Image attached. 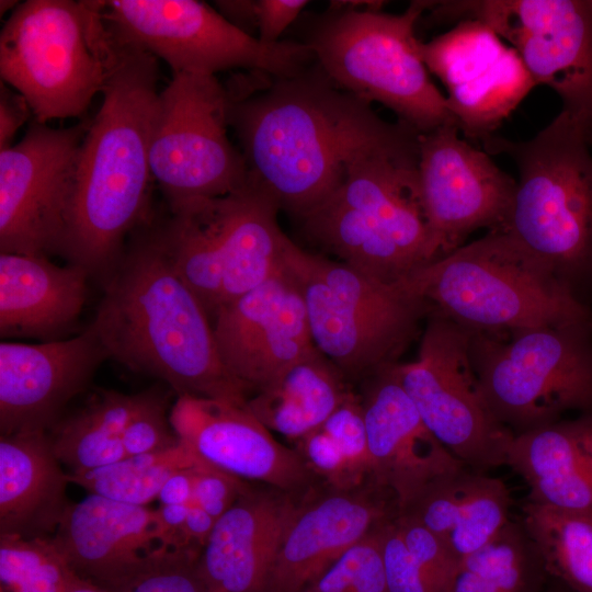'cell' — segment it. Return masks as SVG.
Listing matches in <instances>:
<instances>
[{
	"label": "cell",
	"instance_id": "4dcf8cb0",
	"mask_svg": "<svg viewBox=\"0 0 592 592\" xmlns=\"http://www.w3.org/2000/svg\"><path fill=\"white\" fill-rule=\"evenodd\" d=\"M549 574L521 521L463 558L443 592H544Z\"/></svg>",
	"mask_w": 592,
	"mask_h": 592
},
{
	"label": "cell",
	"instance_id": "52a82bcc",
	"mask_svg": "<svg viewBox=\"0 0 592 592\" xmlns=\"http://www.w3.org/2000/svg\"><path fill=\"white\" fill-rule=\"evenodd\" d=\"M430 1L401 13L330 1L306 21L303 39L323 72L343 90L388 107L418 133L456 122L419 50L415 26Z\"/></svg>",
	"mask_w": 592,
	"mask_h": 592
},
{
	"label": "cell",
	"instance_id": "7bdbcfd3",
	"mask_svg": "<svg viewBox=\"0 0 592 592\" xmlns=\"http://www.w3.org/2000/svg\"><path fill=\"white\" fill-rule=\"evenodd\" d=\"M258 19V39L274 44L285 30L292 25L309 3L307 0H255Z\"/></svg>",
	"mask_w": 592,
	"mask_h": 592
},
{
	"label": "cell",
	"instance_id": "f1b7e54d",
	"mask_svg": "<svg viewBox=\"0 0 592 592\" xmlns=\"http://www.w3.org/2000/svg\"><path fill=\"white\" fill-rule=\"evenodd\" d=\"M352 392L345 375L318 349L249 396L247 409L270 431L299 441Z\"/></svg>",
	"mask_w": 592,
	"mask_h": 592
},
{
	"label": "cell",
	"instance_id": "277c9868",
	"mask_svg": "<svg viewBox=\"0 0 592 592\" xmlns=\"http://www.w3.org/2000/svg\"><path fill=\"white\" fill-rule=\"evenodd\" d=\"M297 220L311 244L386 283L441 258L419 187L418 138L357 160Z\"/></svg>",
	"mask_w": 592,
	"mask_h": 592
},
{
	"label": "cell",
	"instance_id": "7dc6e473",
	"mask_svg": "<svg viewBox=\"0 0 592 592\" xmlns=\"http://www.w3.org/2000/svg\"><path fill=\"white\" fill-rule=\"evenodd\" d=\"M216 520L196 503H192L184 525L187 549L198 554L205 546Z\"/></svg>",
	"mask_w": 592,
	"mask_h": 592
},
{
	"label": "cell",
	"instance_id": "74e56055",
	"mask_svg": "<svg viewBox=\"0 0 592 592\" xmlns=\"http://www.w3.org/2000/svg\"><path fill=\"white\" fill-rule=\"evenodd\" d=\"M168 396L149 389L136 394V402L123 433L126 457L162 452L177 446L180 439L170 423Z\"/></svg>",
	"mask_w": 592,
	"mask_h": 592
},
{
	"label": "cell",
	"instance_id": "9a60e30c",
	"mask_svg": "<svg viewBox=\"0 0 592 592\" xmlns=\"http://www.w3.org/2000/svg\"><path fill=\"white\" fill-rule=\"evenodd\" d=\"M434 21L477 20L515 49L535 84L592 121V0L431 1Z\"/></svg>",
	"mask_w": 592,
	"mask_h": 592
},
{
	"label": "cell",
	"instance_id": "7c38bea8",
	"mask_svg": "<svg viewBox=\"0 0 592 592\" xmlns=\"http://www.w3.org/2000/svg\"><path fill=\"white\" fill-rule=\"evenodd\" d=\"M102 12L121 43L162 59L172 75L216 76L241 68L286 78L315 62L306 44L295 39L264 44L202 1L111 0L102 1Z\"/></svg>",
	"mask_w": 592,
	"mask_h": 592
},
{
	"label": "cell",
	"instance_id": "e575fe53",
	"mask_svg": "<svg viewBox=\"0 0 592 592\" xmlns=\"http://www.w3.org/2000/svg\"><path fill=\"white\" fill-rule=\"evenodd\" d=\"M76 577L52 537L0 535V592H67Z\"/></svg>",
	"mask_w": 592,
	"mask_h": 592
},
{
	"label": "cell",
	"instance_id": "d6986e66",
	"mask_svg": "<svg viewBox=\"0 0 592 592\" xmlns=\"http://www.w3.org/2000/svg\"><path fill=\"white\" fill-rule=\"evenodd\" d=\"M212 323L225 367L250 394L317 349L300 291L284 265L220 308Z\"/></svg>",
	"mask_w": 592,
	"mask_h": 592
},
{
	"label": "cell",
	"instance_id": "f907efd6",
	"mask_svg": "<svg viewBox=\"0 0 592 592\" xmlns=\"http://www.w3.org/2000/svg\"><path fill=\"white\" fill-rule=\"evenodd\" d=\"M544 592H576L557 579L549 577Z\"/></svg>",
	"mask_w": 592,
	"mask_h": 592
},
{
	"label": "cell",
	"instance_id": "5b68a950",
	"mask_svg": "<svg viewBox=\"0 0 592 592\" xmlns=\"http://www.w3.org/2000/svg\"><path fill=\"white\" fill-rule=\"evenodd\" d=\"M436 312L471 332L592 320L553 271L506 230H490L401 282Z\"/></svg>",
	"mask_w": 592,
	"mask_h": 592
},
{
	"label": "cell",
	"instance_id": "44dd1931",
	"mask_svg": "<svg viewBox=\"0 0 592 592\" xmlns=\"http://www.w3.org/2000/svg\"><path fill=\"white\" fill-rule=\"evenodd\" d=\"M107 352L89 325L66 340L0 343V432L48 431Z\"/></svg>",
	"mask_w": 592,
	"mask_h": 592
},
{
	"label": "cell",
	"instance_id": "b9f144b4",
	"mask_svg": "<svg viewBox=\"0 0 592 592\" xmlns=\"http://www.w3.org/2000/svg\"><path fill=\"white\" fill-rule=\"evenodd\" d=\"M249 483L197 458L194 465L193 502L216 521L227 512Z\"/></svg>",
	"mask_w": 592,
	"mask_h": 592
},
{
	"label": "cell",
	"instance_id": "7a4b0ae2",
	"mask_svg": "<svg viewBox=\"0 0 592 592\" xmlns=\"http://www.w3.org/2000/svg\"><path fill=\"white\" fill-rule=\"evenodd\" d=\"M158 79L157 58L124 44L81 143L58 254L90 276L106 277L127 235L148 224Z\"/></svg>",
	"mask_w": 592,
	"mask_h": 592
},
{
	"label": "cell",
	"instance_id": "83f0119b",
	"mask_svg": "<svg viewBox=\"0 0 592 592\" xmlns=\"http://www.w3.org/2000/svg\"><path fill=\"white\" fill-rule=\"evenodd\" d=\"M505 465L526 481L527 501L592 510V463L579 443L577 420L514 435Z\"/></svg>",
	"mask_w": 592,
	"mask_h": 592
},
{
	"label": "cell",
	"instance_id": "484cf974",
	"mask_svg": "<svg viewBox=\"0 0 592 592\" xmlns=\"http://www.w3.org/2000/svg\"><path fill=\"white\" fill-rule=\"evenodd\" d=\"M69 474L47 431L0 439V535L52 537L66 513Z\"/></svg>",
	"mask_w": 592,
	"mask_h": 592
},
{
	"label": "cell",
	"instance_id": "d4e9b609",
	"mask_svg": "<svg viewBox=\"0 0 592 592\" xmlns=\"http://www.w3.org/2000/svg\"><path fill=\"white\" fill-rule=\"evenodd\" d=\"M299 503L291 493L249 487L215 523L196 567L208 592H267Z\"/></svg>",
	"mask_w": 592,
	"mask_h": 592
},
{
	"label": "cell",
	"instance_id": "d6a6232c",
	"mask_svg": "<svg viewBox=\"0 0 592 592\" xmlns=\"http://www.w3.org/2000/svg\"><path fill=\"white\" fill-rule=\"evenodd\" d=\"M522 511L549 577L576 592H592V510L526 501Z\"/></svg>",
	"mask_w": 592,
	"mask_h": 592
},
{
	"label": "cell",
	"instance_id": "8992f818",
	"mask_svg": "<svg viewBox=\"0 0 592 592\" xmlns=\"http://www.w3.org/2000/svg\"><path fill=\"white\" fill-rule=\"evenodd\" d=\"M513 158L519 181L503 230L582 301L592 286V155L585 123L566 110L526 141L487 137Z\"/></svg>",
	"mask_w": 592,
	"mask_h": 592
},
{
	"label": "cell",
	"instance_id": "f35d334b",
	"mask_svg": "<svg viewBox=\"0 0 592 592\" xmlns=\"http://www.w3.org/2000/svg\"><path fill=\"white\" fill-rule=\"evenodd\" d=\"M198 555L171 550L107 592H208L196 567Z\"/></svg>",
	"mask_w": 592,
	"mask_h": 592
},
{
	"label": "cell",
	"instance_id": "30bf717a",
	"mask_svg": "<svg viewBox=\"0 0 592 592\" xmlns=\"http://www.w3.org/2000/svg\"><path fill=\"white\" fill-rule=\"evenodd\" d=\"M283 265L305 303L315 346L351 379L399 363L428 305L400 283L286 241Z\"/></svg>",
	"mask_w": 592,
	"mask_h": 592
},
{
	"label": "cell",
	"instance_id": "816d5d0a",
	"mask_svg": "<svg viewBox=\"0 0 592 592\" xmlns=\"http://www.w3.org/2000/svg\"><path fill=\"white\" fill-rule=\"evenodd\" d=\"M19 1L12 0H1L0 1V13L3 15L8 10H14L19 5Z\"/></svg>",
	"mask_w": 592,
	"mask_h": 592
},
{
	"label": "cell",
	"instance_id": "2e32d148",
	"mask_svg": "<svg viewBox=\"0 0 592 592\" xmlns=\"http://www.w3.org/2000/svg\"><path fill=\"white\" fill-rule=\"evenodd\" d=\"M90 121L54 128L33 119L22 140L0 151L1 252L58 253Z\"/></svg>",
	"mask_w": 592,
	"mask_h": 592
},
{
	"label": "cell",
	"instance_id": "4316f807",
	"mask_svg": "<svg viewBox=\"0 0 592 592\" xmlns=\"http://www.w3.org/2000/svg\"><path fill=\"white\" fill-rule=\"evenodd\" d=\"M90 274L47 257L0 253V334L52 338L78 320Z\"/></svg>",
	"mask_w": 592,
	"mask_h": 592
},
{
	"label": "cell",
	"instance_id": "4fadbf2b",
	"mask_svg": "<svg viewBox=\"0 0 592 592\" xmlns=\"http://www.w3.org/2000/svg\"><path fill=\"white\" fill-rule=\"evenodd\" d=\"M229 94L216 76L175 73L159 92L149 164L172 208L216 197L249 181L244 158L228 138Z\"/></svg>",
	"mask_w": 592,
	"mask_h": 592
},
{
	"label": "cell",
	"instance_id": "60d3db41",
	"mask_svg": "<svg viewBox=\"0 0 592 592\" xmlns=\"http://www.w3.org/2000/svg\"><path fill=\"white\" fill-rule=\"evenodd\" d=\"M396 524L407 547L436 591L443 592L458 563L446 543L417 521L399 513Z\"/></svg>",
	"mask_w": 592,
	"mask_h": 592
},
{
	"label": "cell",
	"instance_id": "ab89813d",
	"mask_svg": "<svg viewBox=\"0 0 592 592\" xmlns=\"http://www.w3.org/2000/svg\"><path fill=\"white\" fill-rule=\"evenodd\" d=\"M396 516L379 526L380 554L389 592H437L402 539Z\"/></svg>",
	"mask_w": 592,
	"mask_h": 592
},
{
	"label": "cell",
	"instance_id": "ac0fdd59",
	"mask_svg": "<svg viewBox=\"0 0 592 592\" xmlns=\"http://www.w3.org/2000/svg\"><path fill=\"white\" fill-rule=\"evenodd\" d=\"M419 50L444 84L459 130L469 137H489L536 86L515 49L477 20L420 41Z\"/></svg>",
	"mask_w": 592,
	"mask_h": 592
},
{
	"label": "cell",
	"instance_id": "603a6c76",
	"mask_svg": "<svg viewBox=\"0 0 592 592\" xmlns=\"http://www.w3.org/2000/svg\"><path fill=\"white\" fill-rule=\"evenodd\" d=\"M398 514L395 496L369 481L329 490L298 504L284 535L267 592H303L383 522Z\"/></svg>",
	"mask_w": 592,
	"mask_h": 592
},
{
	"label": "cell",
	"instance_id": "5bb4252c",
	"mask_svg": "<svg viewBox=\"0 0 592 592\" xmlns=\"http://www.w3.org/2000/svg\"><path fill=\"white\" fill-rule=\"evenodd\" d=\"M471 331L429 312L417 357L397 363L398 377L426 428L466 467L505 464L514 436L491 411L470 356Z\"/></svg>",
	"mask_w": 592,
	"mask_h": 592
},
{
	"label": "cell",
	"instance_id": "8d00e7d4",
	"mask_svg": "<svg viewBox=\"0 0 592 592\" xmlns=\"http://www.w3.org/2000/svg\"><path fill=\"white\" fill-rule=\"evenodd\" d=\"M379 526L342 555L303 592H389L380 554Z\"/></svg>",
	"mask_w": 592,
	"mask_h": 592
},
{
	"label": "cell",
	"instance_id": "e0dca14e",
	"mask_svg": "<svg viewBox=\"0 0 592 592\" xmlns=\"http://www.w3.org/2000/svg\"><path fill=\"white\" fill-rule=\"evenodd\" d=\"M456 122L418 136V181L441 258L480 228L504 229L516 181L459 136Z\"/></svg>",
	"mask_w": 592,
	"mask_h": 592
},
{
	"label": "cell",
	"instance_id": "3957f363",
	"mask_svg": "<svg viewBox=\"0 0 592 592\" xmlns=\"http://www.w3.org/2000/svg\"><path fill=\"white\" fill-rule=\"evenodd\" d=\"M106 276L90 326L109 358L163 380L178 396L246 405L250 391L225 367L212 320L147 225Z\"/></svg>",
	"mask_w": 592,
	"mask_h": 592
},
{
	"label": "cell",
	"instance_id": "836d02e7",
	"mask_svg": "<svg viewBox=\"0 0 592 592\" xmlns=\"http://www.w3.org/2000/svg\"><path fill=\"white\" fill-rule=\"evenodd\" d=\"M197 457L180 440L169 449L125 457L81 474H69L70 483L91 494L118 502L147 506L157 497L166 481L178 470L196 462Z\"/></svg>",
	"mask_w": 592,
	"mask_h": 592
},
{
	"label": "cell",
	"instance_id": "7402d4cb",
	"mask_svg": "<svg viewBox=\"0 0 592 592\" xmlns=\"http://www.w3.org/2000/svg\"><path fill=\"white\" fill-rule=\"evenodd\" d=\"M396 364L364 379L360 397L371 481L395 496L399 512L434 480L466 466L426 428Z\"/></svg>",
	"mask_w": 592,
	"mask_h": 592
},
{
	"label": "cell",
	"instance_id": "6da1fadb",
	"mask_svg": "<svg viewBox=\"0 0 592 592\" xmlns=\"http://www.w3.org/2000/svg\"><path fill=\"white\" fill-rule=\"evenodd\" d=\"M229 126L249 178L295 218L322 201L360 159L414 141L420 133L383 119L372 104L338 87L315 61L253 92L225 84Z\"/></svg>",
	"mask_w": 592,
	"mask_h": 592
},
{
	"label": "cell",
	"instance_id": "f6af8a7d",
	"mask_svg": "<svg viewBox=\"0 0 592 592\" xmlns=\"http://www.w3.org/2000/svg\"><path fill=\"white\" fill-rule=\"evenodd\" d=\"M195 463L178 470L166 481L157 497L160 505L191 504L193 502Z\"/></svg>",
	"mask_w": 592,
	"mask_h": 592
},
{
	"label": "cell",
	"instance_id": "f546056e",
	"mask_svg": "<svg viewBox=\"0 0 592 592\" xmlns=\"http://www.w3.org/2000/svg\"><path fill=\"white\" fill-rule=\"evenodd\" d=\"M136 402L135 395L98 389L73 414L48 431L52 448L69 474H81L126 457L123 433Z\"/></svg>",
	"mask_w": 592,
	"mask_h": 592
},
{
	"label": "cell",
	"instance_id": "ffe728a7",
	"mask_svg": "<svg viewBox=\"0 0 592 592\" xmlns=\"http://www.w3.org/2000/svg\"><path fill=\"white\" fill-rule=\"evenodd\" d=\"M169 419L178 437L213 467L291 494L310 485L312 471L299 453L277 442L246 405L181 395Z\"/></svg>",
	"mask_w": 592,
	"mask_h": 592
},
{
	"label": "cell",
	"instance_id": "bcb514c9",
	"mask_svg": "<svg viewBox=\"0 0 592 592\" xmlns=\"http://www.w3.org/2000/svg\"><path fill=\"white\" fill-rule=\"evenodd\" d=\"M217 11L232 25L246 34L255 37L258 33L257 1L229 0L216 1Z\"/></svg>",
	"mask_w": 592,
	"mask_h": 592
},
{
	"label": "cell",
	"instance_id": "c3c4849f",
	"mask_svg": "<svg viewBox=\"0 0 592 592\" xmlns=\"http://www.w3.org/2000/svg\"><path fill=\"white\" fill-rule=\"evenodd\" d=\"M581 448L592 463V413L576 419Z\"/></svg>",
	"mask_w": 592,
	"mask_h": 592
},
{
	"label": "cell",
	"instance_id": "cb8c5ba5",
	"mask_svg": "<svg viewBox=\"0 0 592 592\" xmlns=\"http://www.w3.org/2000/svg\"><path fill=\"white\" fill-rule=\"evenodd\" d=\"M52 539L77 576L106 591L174 550L156 509L91 493L69 504Z\"/></svg>",
	"mask_w": 592,
	"mask_h": 592
},
{
	"label": "cell",
	"instance_id": "8fae6325",
	"mask_svg": "<svg viewBox=\"0 0 592 592\" xmlns=\"http://www.w3.org/2000/svg\"><path fill=\"white\" fill-rule=\"evenodd\" d=\"M503 333L471 332L486 400L514 435L592 413V320Z\"/></svg>",
	"mask_w": 592,
	"mask_h": 592
},
{
	"label": "cell",
	"instance_id": "d590c367",
	"mask_svg": "<svg viewBox=\"0 0 592 592\" xmlns=\"http://www.w3.org/2000/svg\"><path fill=\"white\" fill-rule=\"evenodd\" d=\"M511 496L501 479L475 473L445 543L459 562L491 542L510 521Z\"/></svg>",
	"mask_w": 592,
	"mask_h": 592
},
{
	"label": "cell",
	"instance_id": "9c48e42d",
	"mask_svg": "<svg viewBox=\"0 0 592 592\" xmlns=\"http://www.w3.org/2000/svg\"><path fill=\"white\" fill-rule=\"evenodd\" d=\"M277 205L250 178L229 194L195 198L147 228L210 320L283 266L288 237Z\"/></svg>",
	"mask_w": 592,
	"mask_h": 592
},
{
	"label": "cell",
	"instance_id": "681fc988",
	"mask_svg": "<svg viewBox=\"0 0 592 592\" xmlns=\"http://www.w3.org/2000/svg\"><path fill=\"white\" fill-rule=\"evenodd\" d=\"M67 592H107L103 588L77 576L70 583Z\"/></svg>",
	"mask_w": 592,
	"mask_h": 592
},
{
	"label": "cell",
	"instance_id": "f5cc1de1",
	"mask_svg": "<svg viewBox=\"0 0 592 592\" xmlns=\"http://www.w3.org/2000/svg\"><path fill=\"white\" fill-rule=\"evenodd\" d=\"M587 138L590 145H592V121L585 124Z\"/></svg>",
	"mask_w": 592,
	"mask_h": 592
},
{
	"label": "cell",
	"instance_id": "1f68e13d",
	"mask_svg": "<svg viewBox=\"0 0 592 592\" xmlns=\"http://www.w3.org/2000/svg\"><path fill=\"white\" fill-rule=\"evenodd\" d=\"M296 449L310 470L335 489L371 481V458L360 394L351 392Z\"/></svg>",
	"mask_w": 592,
	"mask_h": 592
},
{
	"label": "cell",
	"instance_id": "ee69618b",
	"mask_svg": "<svg viewBox=\"0 0 592 592\" xmlns=\"http://www.w3.org/2000/svg\"><path fill=\"white\" fill-rule=\"evenodd\" d=\"M31 114L33 113L25 98L2 82L0 88V151L12 146L13 137Z\"/></svg>",
	"mask_w": 592,
	"mask_h": 592
},
{
	"label": "cell",
	"instance_id": "ba28073f",
	"mask_svg": "<svg viewBox=\"0 0 592 592\" xmlns=\"http://www.w3.org/2000/svg\"><path fill=\"white\" fill-rule=\"evenodd\" d=\"M122 44L100 0L20 2L0 33V75L46 124L82 115L117 67Z\"/></svg>",
	"mask_w": 592,
	"mask_h": 592
}]
</instances>
